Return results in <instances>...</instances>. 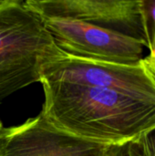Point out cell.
<instances>
[{
  "label": "cell",
  "mask_w": 155,
  "mask_h": 156,
  "mask_svg": "<svg viewBox=\"0 0 155 156\" xmlns=\"http://www.w3.org/2000/svg\"><path fill=\"white\" fill-rule=\"evenodd\" d=\"M143 63L148 71H155V56L153 57H144Z\"/></svg>",
  "instance_id": "10"
},
{
  "label": "cell",
  "mask_w": 155,
  "mask_h": 156,
  "mask_svg": "<svg viewBox=\"0 0 155 156\" xmlns=\"http://www.w3.org/2000/svg\"><path fill=\"white\" fill-rule=\"evenodd\" d=\"M136 143L143 156H155V127L137 138Z\"/></svg>",
  "instance_id": "9"
},
{
  "label": "cell",
  "mask_w": 155,
  "mask_h": 156,
  "mask_svg": "<svg viewBox=\"0 0 155 156\" xmlns=\"http://www.w3.org/2000/svg\"><path fill=\"white\" fill-rule=\"evenodd\" d=\"M149 28L148 57L155 56V0H144Z\"/></svg>",
  "instance_id": "8"
},
{
  "label": "cell",
  "mask_w": 155,
  "mask_h": 156,
  "mask_svg": "<svg viewBox=\"0 0 155 156\" xmlns=\"http://www.w3.org/2000/svg\"><path fill=\"white\" fill-rule=\"evenodd\" d=\"M104 156H143L136 141L122 144H110L107 146Z\"/></svg>",
  "instance_id": "7"
},
{
  "label": "cell",
  "mask_w": 155,
  "mask_h": 156,
  "mask_svg": "<svg viewBox=\"0 0 155 156\" xmlns=\"http://www.w3.org/2000/svg\"><path fill=\"white\" fill-rule=\"evenodd\" d=\"M60 49L41 19L21 0H0V103L40 82L41 65Z\"/></svg>",
  "instance_id": "2"
},
{
  "label": "cell",
  "mask_w": 155,
  "mask_h": 156,
  "mask_svg": "<svg viewBox=\"0 0 155 156\" xmlns=\"http://www.w3.org/2000/svg\"><path fill=\"white\" fill-rule=\"evenodd\" d=\"M41 114L54 127L85 140L117 144L155 127V102L115 90L41 80Z\"/></svg>",
  "instance_id": "1"
},
{
  "label": "cell",
  "mask_w": 155,
  "mask_h": 156,
  "mask_svg": "<svg viewBox=\"0 0 155 156\" xmlns=\"http://www.w3.org/2000/svg\"><path fill=\"white\" fill-rule=\"evenodd\" d=\"M4 127H3V124H2V122H1V120H0V131L3 129Z\"/></svg>",
  "instance_id": "12"
},
{
  "label": "cell",
  "mask_w": 155,
  "mask_h": 156,
  "mask_svg": "<svg viewBox=\"0 0 155 156\" xmlns=\"http://www.w3.org/2000/svg\"><path fill=\"white\" fill-rule=\"evenodd\" d=\"M64 53L79 58L135 65L144 58L148 45L144 40L131 37L82 21L66 17H39Z\"/></svg>",
  "instance_id": "4"
},
{
  "label": "cell",
  "mask_w": 155,
  "mask_h": 156,
  "mask_svg": "<svg viewBox=\"0 0 155 156\" xmlns=\"http://www.w3.org/2000/svg\"><path fill=\"white\" fill-rule=\"evenodd\" d=\"M148 72L151 75V77H152V79H153V80L155 84V71H148Z\"/></svg>",
  "instance_id": "11"
},
{
  "label": "cell",
  "mask_w": 155,
  "mask_h": 156,
  "mask_svg": "<svg viewBox=\"0 0 155 156\" xmlns=\"http://www.w3.org/2000/svg\"><path fill=\"white\" fill-rule=\"evenodd\" d=\"M24 5L38 17L71 18L149 44L144 0H27Z\"/></svg>",
  "instance_id": "5"
},
{
  "label": "cell",
  "mask_w": 155,
  "mask_h": 156,
  "mask_svg": "<svg viewBox=\"0 0 155 156\" xmlns=\"http://www.w3.org/2000/svg\"><path fill=\"white\" fill-rule=\"evenodd\" d=\"M40 75L41 80L111 90L155 102V84L143 59L135 65H121L75 58L60 50L43 62Z\"/></svg>",
  "instance_id": "3"
},
{
  "label": "cell",
  "mask_w": 155,
  "mask_h": 156,
  "mask_svg": "<svg viewBox=\"0 0 155 156\" xmlns=\"http://www.w3.org/2000/svg\"><path fill=\"white\" fill-rule=\"evenodd\" d=\"M107 146L54 127L41 112L0 131V156H104Z\"/></svg>",
  "instance_id": "6"
}]
</instances>
